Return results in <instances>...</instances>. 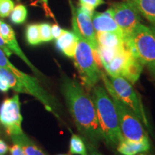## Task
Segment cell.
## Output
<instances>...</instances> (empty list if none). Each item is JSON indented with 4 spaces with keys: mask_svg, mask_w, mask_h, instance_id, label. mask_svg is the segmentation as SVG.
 <instances>
[{
    "mask_svg": "<svg viewBox=\"0 0 155 155\" xmlns=\"http://www.w3.org/2000/svg\"><path fill=\"white\" fill-rule=\"evenodd\" d=\"M61 91L78 130L86 141L97 147L104 138L91 96L66 75L62 77Z\"/></svg>",
    "mask_w": 155,
    "mask_h": 155,
    "instance_id": "6da1fadb",
    "label": "cell"
},
{
    "mask_svg": "<svg viewBox=\"0 0 155 155\" xmlns=\"http://www.w3.org/2000/svg\"><path fill=\"white\" fill-rule=\"evenodd\" d=\"M91 98L96 107L97 117L104 141L108 147L116 148L124 139L112 98L105 87L96 85L92 88Z\"/></svg>",
    "mask_w": 155,
    "mask_h": 155,
    "instance_id": "7a4b0ae2",
    "label": "cell"
},
{
    "mask_svg": "<svg viewBox=\"0 0 155 155\" xmlns=\"http://www.w3.org/2000/svg\"><path fill=\"white\" fill-rule=\"evenodd\" d=\"M69 4L72 13L73 32L78 39L73 58L83 85L87 88L91 89L96 86L100 79H101L103 72L99 69L95 60L91 47L79 30L75 17V7L71 0H69Z\"/></svg>",
    "mask_w": 155,
    "mask_h": 155,
    "instance_id": "3957f363",
    "label": "cell"
},
{
    "mask_svg": "<svg viewBox=\"0 0 155 155\" xmlns=\"http://www.w3.org/2000/svg\"><path fill=\"white\" fill-rule=\"evenodd\" d=\"M101 79L104 81V87L115 105L120 129L124 139L135 141L149 139L147 131L143 127V124L130 108L125 105L116 96L109 82L107 75L103 73Z\"/></svg>",
    "mask_w": 155,
    "mask_h": 155,
    "instance_id": "277c9868",
    "label": "cell"
},
{
    "mask_svg": "<svg viewBox=\"0 0 155 155\" xmlns=\"http://www.w3.org/2000/svg\"><path fill=\"white\" fill-rule=\"evenodd\" d=\"M125 48L155 75V37L150 27L139 24L124 41Z\"/></svg>",
    "mask_w": 155,
    "mask_h": 155,
    "instance_id": "5b68a950",
    "label": "cell"
},
{
    "mask_svg": "<svg viewBox=\"0 0 155 155\" xmlns=\"http://www.w3.org/2000/svg\"><path fill=\"white\" fill-rule=\"evenodd\" d=\"M0 67L5 68L9 70L12 73H14L15 75L19 78L21 83L24 85L25 88L28 91V94L32 95L36 99L40 101L43 104L45 108L48 111L51 112L58 118L57 114V104L54 98L48 94L42 87L40 86V82L38 81L36 78L30 76L15 67L12 63L9 61L8 57L4 53L3 50L0 48Z\"/></svg>",
    "mask_w": 155,
    "mask_h": 155,
    "instance_id": "8992f818",
    "label": "cell"
},
{
    "mask_svg": "<svg viewBox=\"0 0 155 155\" xmlns=\"http://www.w3.org/2000/svg\"><path fill=\"white\" fill-rule=\"evenodd\" d=\"M107 77L116 96L135 114L143 125L150 129L142 102L131 83L120 75L107 74Z\"/></svg>",
    "mask_w": 155,
    "mask_h": 155,
    "instance_id": "52a82bcc",
    "label": "cell"
},
{
    "mask_svg": "<svg viewBox=\"0 0 155 155\" xmlns=\"http://www.w3.org/2000/svg\"><path fill=\"white\" fill-rule=\"evenodd\" d=\"M123 34L124 42L130 37L137 25L140 24L141 18L138 12L127 1L114 3L107 9Z\"/></svg>",
    "mask_w": 155,
    "mask_h": 155,
    "instance_id": "ba28073f",
    "label": "cell"
},
{
    "mask_svg": "<svg viewBox=\"0 0 155 155\" xmlns=\"http://www.w3.org/2000/svg\"><path fill=\"white\" fill-rule=\"evenodd\" d=\"M20 105L19 95L16 94L4 100L0 106V124L10 137L23 133Z\"/></svg>",
    "mask_w": 155,
    "mask_h": 155,
    "instance_id": "9c48e42d",
    "label": "cell"
},
{
    "mask_svg": "<svg viewBox=\"0 0 155 155\" xmlns=\"http://www.w3.org/2000/svg\"><path fill=\"white\" fill-rule=\"evenodd\" d=\"M91 16V13L83 7H75V17L78 27L81 35L91 47L94 58L98 65L99 63L101 64L98 55V45L96 39V32L93 25Z\"/></svg>",
    "mask_w": 155,
    "mask_h": 155,
    "instance_id": "30bf717a",
    "label": "cell"
},
{
    "mask_svg": "<svg viewBox=\"0 0 155 155\" xmlns=\"http://www.w3.org/2000/svg\"><path fill=\"white\" fill-rule=\"evenodd\" d=\"M0 34H1L4 41L7 45V47L9 48V49L11 50L12 53H15L22 61H24L34 73L41 75V73L36 68V67L33 64L31 63L30 60L25 55L24 52L20 48V46H19L18 42L17 40L14 30L10 25L2 20L1 21V25H0Z\"/></svg>",
    "mask_w": 155,
    "mask_h": 155,
    "instance_id": "8fae6325",
    "label": "cell"
},
{
    "mask_svg": "<svg viewBox=\"0 0 155 155\" xmlns=\"http://www.w3.org/2000/svg\"><path fill=\"white\" fill-rule=\"evenodd\" d=\"M91 19L96 32H113L119 35L123 38L121 29L107 10L105 12H98L94 11L92 14Z\"/></svg>",
    "mask_w": 155,
    "mask_h": 155,
    "instance_id": "7c38bea8",
    "label": "cell"
},
{
    "mask_svg": "<svg viewBox=\"0 0 155 155\" xmlns=\"http://www.w3.org/2000/svg\"><path fill=\"white\" fill-rule=\"evenodd\" d=\"M116 149L123 155H136L150 150V143L149 139L135 141L124 139L118 144Z\"/></svg>",
    "mask_w": 155,
    "mask_h": 155,
    "instance_id": "4fadbf2b",
    "label": "cell"
},
{
    "mask_svg": "<svg viewBox=\"0 0 155 155\" xmlns=\"http://www.w3.org/2000/svg\"><path fill=\"white\" fill-rule=\"evenodd\" d=\"M142 64L139 61V60L134 57L129 51V54H128L127 61H126L125 65L121 72V76L124 78L132 84L139 80L141 73L142 72Z\"/></svg>",
    "mask_w": 155,
    "mask_h": 155,
    "instance_id": "5bb4252c",
    "label": "cell"
},
{
    "mask_svg": "<svg viewBox=\"0 0 155 155\" xmlns=\"http://www.w3.org/2000/svg\"><path fill=\"white\" fill-rule=\"evenodd\" d=\"M78 39L73 32L65 30L63 34L56 39V46L60 51L67 57L73 58L76 49Z\"/></svg>",
    "mask_w": 155,
    "mask_h": 155,
    "instance_id": "9a60e30c",
    "label": "cell"
},
{
    "mask_svg": "<svg viewBox=\"0 0 155 155\" xmlns=\"http://www.w3.org/2000/svg\"><path fill=\"white\" fill-rule=\"evenodd\" d=\"M133 5L139 14L152 25H155V0H126Z\"/></svg>",
    "mask_w": 155,
    "mask_h": 155,
    "instance_id": "2e32d148",
    "label": "cell"
},
{
    "mask_svg": "<svg viewBox=\"0 0 155 155\" xmlns=\"http://www.w3.org/2000/svg\"><path fill=\"white\" fill-rule=\"evenodd\" d=\"M14 144H17L22 148L26 155H45L37 145L25 134L11 136Z\"/></svg>",
    "mask_w": 155,
    "mask_h": 155,
    "instance_id": "e0dca14e",
    "label": "cell"
},
{
    "mask_svg": "<svg viewBox=\"0 0 155 155\" xmlns=\"http://www.w3.org/2000/svg\"><path fill=\"white\" fill-rule=\"evenodd\" d=\"M96 39L98 46L114 48L125 47L123 38L119 35L113 32H96Z\"/></svg>",
    "mask_w": 155,
    "mask_h": 155,
    "instance_id": "ac0fdd59",
    "label": "cell"
},
{
    "mask_svg": "<svg viewBox=\"0 0 155 155\" xmlns=\"http://www.w3.org/2000/svg\"><path fill=\"white\" fill-rule=\"evenodd\" d=\"M129 54V50L125 48V50L118 53L113 59L110 61L106 66L104 67L106 73L108 75H120L121 76V72L123 71L126 61Z\"/></svg>",
    "mask_w": 155,
    "mask_h": 155,
    "instance_id": "d6986e66",
    "label": "cell"
},
{
    "mask_svg": "<svg viewBox=\"0 0 155 155\" xmlns=\"http://www.w3.org/2000/svg\"><path fill=\"white\" fill-rule=\"evenodd\" d=\"M0 76L5 78L7 82L9 83L10 89H12L17 93H22V94H28V91L25 88L24 85L21 83L19 78L15 75L9 70L5 68L0 67Z\"/></svg>",
    "mask_w": 155,
    "mask_h": 155,
    "instance_id": "ffe728a7",
    "label": "cell"
},
{
    "mask_svg": "<svg viewBox=\"0 0 155 155\" xmlns=\"http://www.w3.org/2000/svg\"><path fill=\"white\" fill-rule=\"evenodd\" d=\"M124 50H125V47L121 48H114L98 46V55H99L101 65H103L104 68L106 66L118 53L123 51Z\"/></svg>",
    "mask_w": 155,
    "mask_h": 155,
    "instance_id": "44dd1931",
    "label": "cell"
},
{
    "mask_svg": "<svg viewBox=\"0 0 155 155\" xmlns=\"http://www.w3.org/2000/svg\"><path fill=\"white\" fill-rule=\"evenodd\" d=\"M70 152L73 154L88 155L86 144L77 134H73L70 141Z\"/></svg>",
    "mask_w": 155,
    "mask_h": 155,
    "instance_id": "7402d4cb",
    "label": "cell"
},
{
    "mask_svg": "<svg viewBox=\"0 0 155 155\" xmlns=\"http://www.w3.org/2000/svg\"><path fill=\"white\" fill-rule=\"evenodd\" d=\"M25 38L27 42L31 45H38L41 43L39 24L29 25L25 31Z\"/></svg>",
    "mask_w": 155,
    "mask_h": 155,
    "instance_id": "603a6c76",
    "label": "cell"
},
{
    "mask_svg": "<svg viewBox=\"0 0 155 155\" xmlns=\"http://www.w3.org/2000/svg\"><path fill=\"white\" fill-rule=\"evenodd\" d=\"M28 17V9L23 5L15 6L10 14V20L15 25H21L24 23Z\"/></svg>",
    "mask_w": 155,
    "mask_h": 155,
    "instance_id": "cb8c5ba5",
    "label": "cell"
},
{
    "mask_svg": "<svg viewBox=\"0 0 155 155\" xmlns=\"http://www.w3.org/2000/svg\"><path fill=\"white\" fill-rule=\"evenodd\" d=\"M40 26V33L42 42H48L53 40V35L51 32V25L49 23H41Z\"/></svg>",
    "mask_w": 155,
    "mask_h": 155,
    "instance_id": "d4e9b609",
    "label": "cell"
},
{
    "mask_svg": "<svg viewBox=\"0 0 155 155\" xmlns=\"http://www.w3.org/2000/svg\"><path fill=\"white\" fill-rule=\"evenodd\" d=\"M14 7L15 4L12 0H0V17H9Z\"/></svg>",
    "mask_w": 155,
    "mask_h": 155,
    "instance_id": "484cf974",
    "label": "cell"
},
{
    "mask_svg": "<svg viewBox=\"0 0 155 155\" xmlns=\"http://www.w3.org/2000/svg\"><path fill=\"white\" fill-rule=\"evenodd\" d=\"M81 7L93 14L97 7L105 3L104 0H79Z\"/></svg>",
    "mask_w": 155,
    "mask_h": 155,
    "instance_id": "4316f807",
    "label": "cell"
},
{
    "mask_svg": "<svg viewBox=\"0 0 155 155\" xmlns=\"http://www.w3.org/2000/svg\"><path fill=\"white\" fill-rule=\"evenodd\" d=\"M65 30H63L62 29L59 25L57 24H54L53 25H51V32L52 35H53V37L54 39H58L60 36L63 33L64 31Z\"/></svg>",
    "mask_w": 155,
    "mask_h": 155,
    "instance_id": "83f0119b",
    "label": "cell"
},
{
    "mask_svg": "<svg viewBox=\"0 0 155 155\" xmlns=\"http://www.w3.org/2000/svg\"><path fill=\"white\" fill-rule=\"evenodd\" d=\"M11 155H26L22 148L17 144H14L9 148Z\"/></svg>",
    "mask_w": 155,
    "mask_h": 155,
    "instance_id": "f1b7e54d",
    "label": "cell"
},
{
    "mask_svg": "<svg viewBox=\"0 0 155 155\" xmlns=\"http://www.w3.org/2000/svg\"><path fill=\"white\" fill-rule=\"evenodd\" d=\"M1 19H0V25H1ZM0 48H1L2 50H3V52L6 54V55L7 56V57H10V56L12 55V53L11 52V50L9 49V48L7 47V45L4 41L2 37L1 34H0Z\"/></svg>",
    "mask_w": 155,
    "mask_h": 155,
    "instance_id": "f546056e",
    "label": "cell"
},
{
    "mask_svg": "<svg viewBox=\"0 0 155 155\" xmlns=\"http://www.w3.org/2000/svg\"><path fill=\"white\" fill-rule=\"evenodd\" d=\"M86 149L88 155H102L97 150V147L91 144V143L86 141Z\"/></svg>",
    "mask_w": 155,
    "mask_h": 155,
    "instance_id": "4dcf8cb0",
    "label": "cell"
},
{
    "mask_svg": "<svg viewBox=\"0 0 155 155\" xmlns=\"http://www.w3.org/2000/svg\"><path fill=\"white\" fill-rule=\"evenodd\" d=\"M10 89L9 83L6 80L5 78L0 76V91L7 92Z\"/></svg>",
    "mask_w": 155,
    "mask_h": 155,
    "instance_id": "1f68e13d",
    "label": "cell"
},
{
    "mask_svg": "<svg viewBox=\"0 0 155 155\" xmlns=\"http://www.w3.org/2000/svg\"><path fill=\"white\" fill-rule=\"evenodd\" d=\"M9 147L2 139H0V155H4L8 152Z\"/></svg>",
    "mask_w": 155,
    "mask_h": 155,
    "instance_id": "d6a6232c",
    "label": "cell"
},
{
    "mask_svg": "<svg viewBox=\"0 0 155 155\" xmlns=\"http://www.w3.org/2000/svg\"><path fill=\"white\" fill-rule=\"evenodd\" d=\"M150 30H152V33L154 34V37H155V25H151V26L150 27Z\"/></svg>",
    "mask_w": 155,
    "mask_h": 155,
    "instance_id": "836d02e7",
    "label": "cell"
},
{
    "mask_svg": "<svg viewBox=\"0 0 155 155\" xmlns=\"http://www.w3.org/2000/svg\"><path fill=\"white\" fill-rule=\"evenodd\" d=\"M139 155H154V154H144V153H140Z\"/></svg>",
    "mask_w": 155,
    "mask_h": 155,
    "instance_id": "e575fe53",
    "label": "cell"
},
{
    "mask_svg": "<svg viewBox=\"0 0 155 155\" xmlns=\"http://www.w3.org/2000/svg\"><path fill=\"white\" fill-rule=\"evenodd\" d=\"M58 155H69V154H58Z\"/></svg>",
    "mask_w": 155,
    "mask_h": 155,
    "instance_id": "d590c367",
    "label": "cell"
},
{
    "mask_svg": "<svg viewBox=\"0 0 155 155\" xmlns=\"http://www.w3.org/2000/svg\"><path fill=\"white\" fill-rule=\"evenodd\" d=\"M154 78H155V75H154Z\"/></svg>",
    "mask_w": 155,
    "mask_h": 155,
    "instance_id": "8d00e7d4",
    "label": "cell"
}]
</instances>
